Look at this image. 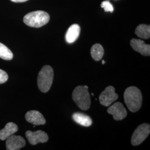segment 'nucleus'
Listing matches in <instances>:
<instances>
[{"mask_svg":"<svg viewBox=\"0 0 150 150\" xmlns=\"http://www.w3.org/2000/svg\"><path fill=\"white\" fill-rule=\"evenodd\" d=\"M124 101L129 110L136 112L141 108L142 103V95L139 89L134 86L127 88L124 92Z\"/></svg>","mask_w":150,"mask_h":150,"instance_id":"nucleus-1","label":"nucleus"},{"mask_svg":"<svg viewBox=\"0 0 150 150\" xmlns=\"http://www.w3.org/2000/svg\"><path fill=\"white\" fill-rule=\"evenodd\" d=\"M54 70L48 65H46L40 70L38 77V88L43 93L48 92L51 87L54 80Z\"/></svg>","mask_w":150,"mask_h":150,"instance_id":"nucleus-2","label":"nucleus"},{"mask_svg":"<svg viewBox=\"0 0 150 150\" xmlns=\"http://www.w3.org/2000/svg\"><path fill=\"white\" fill-rule=\"evenodd\" d=\"M50 15L43 11L31 12L23 17L24 23L30 27L39 28L46 25L50 20Z\"/></svg>","mask_w":150,"mask_h":150,"instance_id":"nucleus-3","label":"nucleus"},{"mask_svg":"<svg viewBox=\"0 0 150 150\" xmlns=\"http://www.w3.org/2000/svg\"><path fill=\"white\" fill-rule=\"evenodd\" d=\"M73 100L82 110H87L91 106L90 95L85 86L76 87L72 94Z\"/></svg>","mask_w":150,"mask_h":150,"instance_id":"nucleus-4","label":"nucleus"},{"mask_svg":"<svg viewBox=\"0 0 150 150\" xmlns=\"http://www.w3.org/2000/svg\"><path fill=\"white\" fill-rule=\"evenodd\" d=\"M150 126L148 123L140 125L134 130L131 138V144L138 146L142 144L150 134Z\"/></svg>","mask_w":150,"mask_h":150,"instance_id":"nucleus-5","label":"nucleus"},{"mask_svg":"<svg viewBox=\"0 0 150 150\" xmlns=\"http://www.w3.org/2000/svg\"><path fill=\"white\" fill-rule=\"evenodd\" d=\"M118 97V95L115 92V88L113 86H109L101 92L99 96V100L102 105L108 107L117 100Z\"/></svg>","mask_w":150,"mask_h":150,"instance_id":"nucleus-6","label":"nucleus"},{"mask_svg":"<svg viewBox=\"0 0 150 150\" xmlns=\"http://www.w3.org/2000/svg\"><path fill=\"white\" fill-rule=\"evenodd\" d=\"M26 136L29 143L32 145H37L38 143H45L48 140L47 134L41 130L35 132L27 131L26 132Z\"/></svg>","mask_w":150,"mask_h":150,"instance_id":"nucleus-7","label":"nucleus"},{"mask_svg":"<svg viewBox=\"0 0 150 150\" xmlns=\"http://www.w3.org/2000/svg\"><path fill=\"white\" fill-rule=\"evenodd\" d=\"M107 112L113 116L116 121H120L127 116V112L122 103L116 102L107 109Z\"/></svg>","mask_w":150,"mask_h":150,"instance_id":"nucleus-8","label":"nucleus"},{"mask_svg":"<svg viewBox=\"0 0 150 150\" xmlns=\"http://www.w3.org/2000/svg\"><path fill=\"white\" fill-rule=\"evenodd\" d=\"M6 149L7 150H18L26 145V141L21 136L12 134L6 139Z\"/></svg>","mask_w":150,"mask_h":150,"instance_id":"nucleus-9","label":"nucleus"},{"mask_svg":"<svg viewBox=\"0 0 150 150\" xmlns=\"http://www.w3.org/2000/svg\"><path fill=\"white\" fill-rule=\"evenodd\" d=\"M130 45L134 51L139 52L142 56H150V45L146 44L143 40L132 38L130 41Z\"/></svg>","mask_w":150,"mask_h":150,"instance_id":"nucleus-10","label":"nucleus"},{"mask_svg":"<svg viewBox=\"0 0 150 150\" xmlns=\"http://www.w3.org/2000/svg\"><path fill=\"white\" fill-rule=\"evenodd\" d=\"M25 118L27 122L34 125H43L46 123V120L43 115L38 111L32 110L27 112Z\"/></svg>","mask_w":150,"mask_h":150,"instance_id":"nucleus-11","label":"nucleus"},{"mask_svg":"<svg viewBox=\"0 0 150 150\" xmlns=\"http://www.w3.org/2000/svg\"><path fill=\"white\" fill-rule=\"evenodd\" d=\"M80 31V27L79 25L74 24L71 25L66 34L65 38L66 42L69 43H74L79 37Z\"/></svg>","mask_w":150,"mask_h":150,"instance_id":"nucleus-12","label":"nucleus"},{"mask_svg":"<svg viewBox=\"0 0 150 150\" xmlns=\"http://www.w3.org/2000/svg\"><path fill=\"white\" fill-rule=\"evenodd\" d=\"M18 126L15 123H7L4 129L0 130V139L4 141L18 131Z\"/></svg>","mask_w":150,"mask_h":150,"instance_id":"nucleus-13","label":"nucleus"},{"mask_svg":"<svg viewBox=\"0 0 150 150\" xmlns=\"http://www.w3.org/2000/svg\"><path fill=\"white\" fill-rule=\"evenodd\" d=\"M72 119L75 122L84 127H89L92 123V121L90 117L82 113H74L72 115Z\"/></svg>","mask_w":150,"mask_h":150,"instance_id":"nucleus-14","label":"nucleus"},{"mask_svg":"<svg viewBox=\"0 0 150 150\" xmlns=\"http://www.w3.org/2000/svg\"><path fill=\"white\" fill-rule=\"evenodd\" d=\"M135 34L139 38L149 39L150 38V26L146 24H141L135 30Z\"/></svg>","mask_w":150,"mask_h":150,"instance_id":"nucleus-15","label":"nucleus"},{"mask_svg":"<svg viewBox=\"0 0 150 150\" xmlns=\"http://www.w3.org/2000/svg\"><path fill=\"white\" fill-rule=\"evenodd\" d=\"M91 54L95 61H98L102 59L104 54V49L102 45L99 43L93 45L91 47Z\"/></svg>","mask_w":150,"mask_h":150,"instance_id":"nucleus-16","label":"nucleus"},{"mask_svg":"<svg viewBox=\"0 0 150 150\" xmlns=\"http://www.w3.org/2000/svg\"><path fill=\"white\" fill-rule=\"evenodd\" d=\"M13 57V54L11 50L5 45L0 43V58L5 60H11Z\"/></svg>","mask_w":150,"mask_h":150,"instance_id":"nucleus-17","label":"nucleus"},{"mask_svg":"<svg viewBox=\"0 0 150 150\" xmlns=\"http://www.w3.org/2000/svg\"><path fill=\"white\" fill-rule=\"evenodd\" d=\"M101 7L104 9L105 12H113V7L109 1H103L101 4Z\"/></svg>","mask_w":150,"mask_h":150,"instance_id":"nucleus-18","label":"nucleus"},{"mask_svg":"<svg viewBox=\"0 0 150 150\" xmlns=\"http://www.w3.org/2000/svg\"><path fill=\"white\" fill-rule=\"evenodd\" d=\"M8 76L5 71L0 69V84L4 83L8 80Z\"/></svg>","mask_w":150,"mask_h":150,"instance_id":"nucleus-19","label":"nucleus"},{"mask_svg":"<svg viewBox=\"0 0 150 150\" xmlns=\"http://www.w3.org/2000/svg\"><path fill=\"white\" fill-rule=\"evenodd\" d=\"M11 1L14 2H24L28 0H11Z\"/></svg>","mask_w":150,"mask_h":150,"instance_id":"nucleus-20","label":"nucleus"},{"mask_svg":"<svg viewBox=\"0 0 150 150\" xmlns=\"http://www.w3.org/2000/svg\"><path fill=\"white\" fill-rule=\"evenodd\" d=\"M102 64H105V61L104 60H102Z\"/></svg>","mask_w":150,"mask_h":150,"instance_id":"nucleus-21","label":"nucleus"},{"mask_svg":"<svg viewBox=\"0 0 150 150\" xmlns=\"http://www.w3.org/2000/svg\"><path fill=\"white\" fill-rule=\"evenodd\" d=\"M91 95H92V96H94V95H93V93H92V94H91Z\"/></svg>","mask_w":150,"mask_h":150,"instance_id":"nucleus-22","label":"nucleus"}]
</instances>
